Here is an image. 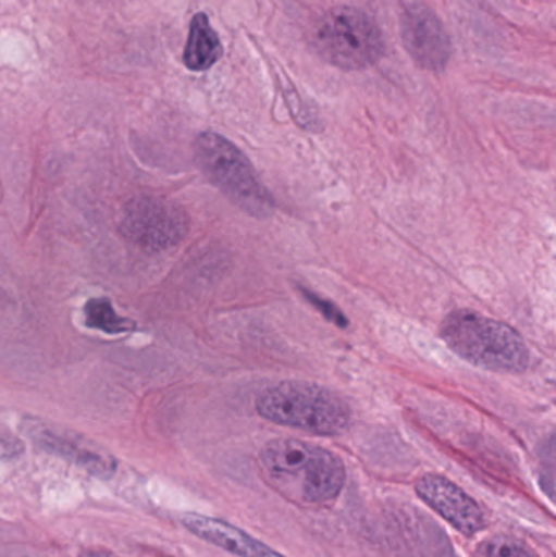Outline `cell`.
I'll return each mask as SVG.
<instances>
[{"instance_id":"1","label":"cell","mask_w":556,"mask_h":557,"mask_svg":"<svg viewBox=\"0 0 556 557\" xmlns=\"http://www.w3.org/2000/svg\"><path fill=\"white\" fill-rule=\"evenodd\" d=\"M260 467L267 483L297 506L333 503L346 481L345 465L335 454L296 438L264 445Z\"/></svg>"},{"instance_id":"2","label":"cell","mask_w":556,"mask_h":557,"mask_svg":"<svg viewBox=\"0 0 556 557\" xmlns=\"http://www.w3.org/2000/svg\"><path fill=\"white\" fill-rule=\"evenodd\" d=\"M440 333L453 352L480 369L516 373L531 363V352L515 327L477 311H453Z\"/></svg>"},{"instance_id":"3","label":"cell","mask_w":556,"mask_h":557,"mask_svg":"<svg viewBox=\"0 0 556 557\" xmlns=\"http://www.w3.org/2000/svg\"><path fill=\"white\" fill-rule=\"evenodd\" d=\"M258 414L274 424L316 435H339L351 424L345 399L323 386L306 382H281L268 386L255 401Z\"/></svg>"},{"instance_id":"4","label":"cell","mask_w":556,"mask_h":557,"mask_svg":"<svg viewBox=\"0 0 556 557\" xmlns=\"http://www.w3.org/2000/svg\"><path fill=\"white\" fill-rule=\"evenodd\" d=\"M199 169L209 182L240 211L251 218L273 215L274 199L258 178L248 157L221 134L205 131L195 140Z\"/></svg>"},{"instance_id":"5","label":"cell","mask_w":556,"mask_h":557,"mask_svg":"<svg viewBox=\"0 0 556 557\" xmlns=\"http://www.w3.org/2000/svg\"><path fill=\"white\" fill-rule=\"evenodd\" d=\"M320 58L342 71H365L385 54V41L374 20L356 7L329 10L313 28Z\"/></svg>"},{"instance_id":"6","label":"cell","mask_w":556,"mask_h":557,"mask_svg":"<svg viewBox=\"0 0 556 557\" xmlns=\"http://www.w3.org/2000/svg\"><path fill=\"white\" fill-rule=\"evenodd\" d=\"M121 231L140 250L159 253L185 240L189 218L182 206L170 199L140 195L124 206Z\"/></svg>"},{"instance_id":"7","label":"cell","mask_w":556,"mask_h":557,"mask_svg":"<svg viewBox=\"0 0 556 557\" xmlns=\"http://www.w3.org/2000/svg\"><path fill=\"white\" fill-rule=\"evenodd\" d=\"M401 39L410 58L424 71L441 72L449 64L453 42L430 7L413 3L401 15Z\"/></svg>"},{"instance_id":"8","label":"cell","mask_w":556,"mask_h":557,"mask_svg":"<svg viewBox=\"0 0 556 557\" xmlns=\"http://www.w3.org/2000/svg\"><path fill=\"white\" fill-rule=\"evenodd\" d=\"M417 493L421 500L462 535L472 536L485 529V513L479 504L447 478L424 474L417 483Z\"/></svg>"},{"instance_id":"9","label":"cell","mask_w":556,"mask_h":557,"mask_svg":"<svg viewBox=\"0 0 556 557\" xmlns=\"http://www.w3.org/2000/svg\"><path fill=\"white\" fill-rule=\"evenodd\" d=\"M182 523L198 539L238 557H284L242 530L235 529L234 525L212 517L185 513Z\"/></svg>"},{"instance_id":"10","label":"cell","mask_w":556,"mask_h":557,"mask_svg":"<svg viewBox=\"0 0 556 557\" xmlns=\"http://www.w3.org/2000/svg\"><path fill=\"white\" fill-rule=\"evenodd\" d=\"M224 54L221 39L212 28L206 13H196L189 23L188 41H186L183 62L193 72L211 69Z\"/></svg>"},{"instance_id":"11","label":"cell","mask_w":556,"mask_h":557,"mask_svg":"<svg viewBox=\"0 0 556 557\" xmlns=\"http://www.w3.org/2000/svg\"><path fill=\"white\" fill-rule=\"evenodd\" d=\"M84 313L87 326L101 333L123 334L136 330V323L129 318L120 317L111 301L104 297L90 298L85 305Z\"/></svg>"},{"instance_id":"12","label":"cell","mask_w":556,"mask_h":557,"mask_svg":"<svg viewBox=\"0 0 556 557\" xmlns=\"http://www.w3.org/2000/svg\"><path fill=\"white\" fill-rule=\"evenodd\" d=\"M42 441H45V444L51 447L52 450L65 455V457L74 458L77 463H81L82 467H87L88 470L94 471V473H98V471H100V473H107L108 470H113V465L108 463V458L100 457V455L82 447V445L72 444V442L58 437V435L54 434H48V432L42 434Z\"/></svg>"},{"instance_id":"13","label":"cell","mask_w":556,"mask_h":557,"mask_svg":"<svg viewBox=\"0 0 556 557\" xmlns=\"http://www.w3.org/2000/svg\"><path fill=\"white\" fill-rule=\"evenodd\" d=\"M477 557H538L531 548L519 540L498 536L482 546Z\"/></svg>"},{"instance_id":"14","label":"cell","mask_w":556,"mask_h":557,"mask_svg":"<svg viewBox=\"0 0 556 557\" xmlns=\"http://www.w3.org/2000/svg\"><path fill=\"white\" fill-rule=\"evenodd\" d=\"M304 295H306L307 300L312 301V305L317 308V310H320L323 314H325L326 320L333 321V323L339 327L348 326V320H346L345 314H343L342 311L335 307V305L323 300V298L317 297L313 292L304 290Z\"/></svg>"},{"instance_id":"15","label":"cell","mask_w":556,"mask_h":557,"mask_svg":"<svg viewBox=\"0 0 556 557\" xmlns=\"http://www.w3.org/2000/svg\"><path fill=\"white\" fill-rule=\"evenodd\" d=\"M78 557H114L111 553L103 552V549H87V552L82 553Z\"/></svg>"}]
</instances>
